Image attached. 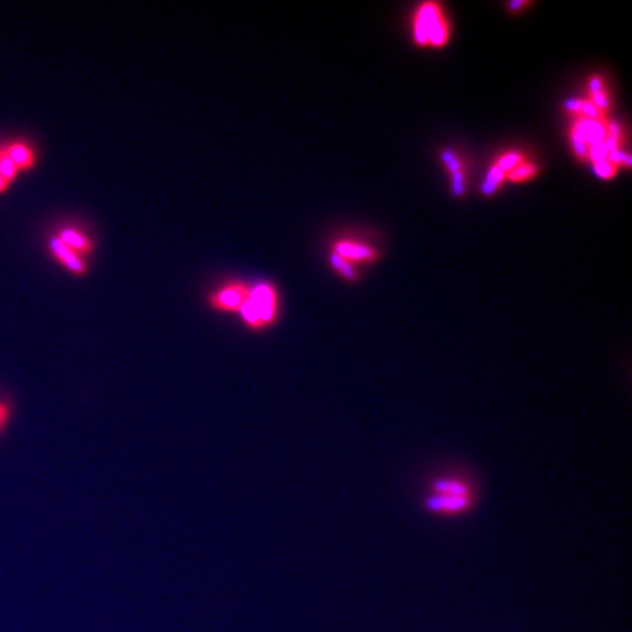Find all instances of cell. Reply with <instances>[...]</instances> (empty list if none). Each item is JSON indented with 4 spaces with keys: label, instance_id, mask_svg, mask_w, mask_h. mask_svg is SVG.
Wrapping results in <instances>:
<instances>
[{
    "label": "cell",
    "instance_id": "cell-1",
    "mask_svg": "<svg viewBox=\"0 0 632 632\" xmlns=\"http://www.w3.org/2000/svg\"><path fill=\"white\" fill-rule=\"evenodd\" d=\"M241 319L248 330L255 333L269 330L280 319V293L269 281L250 288V297L241 307Z\"/></svg>",
    "mask_w": 632,
    "mask_h": 632
},
{
    "label": "cell",
    "instance_id": "cell-2",
    "mask_svg": "<svg viewBox=\"0 0 632 632\" xmlns=\"http://www.w3.org/2000/svg\"><path fill=\"white\" fill-rule=\"evenodd\" d=\"M473 504V491L466 480L458 477H444L433 483L426 506L432 513L456 515L470 510Z\"/></svg>",
    "mask_w": 632,
    "mask_h": 632
},
{
    "label": "cell",
    "instance_id": "cell-3",
    "mask_svg": "<svg viewBox=\"0 0 632 632\" xmlns=\"http://www.w3.org/2000/svg\"><path fill=\"white\" fill-rule=\"evenodd\" d=\"M414 40L419 46L442 47L448 42V23L441 6L433 2L420 5L413 25Z\"/></svg>",
    "mask_w": 632,
    "mask_h": 632
},
{
    "label": "cell",
    "instance_id": "cell-4",
    "mask_svg": "<svg viewBox=\"0 0 632 632\" xmlns=\"http://www.w3.org/2000/svg\"><path fill=\"white\" fill-rule=\"evenodd\" d=\"M250 286L241 281L226 284L211 293L208 307L220 314H241V307L250 297Z\"/></svg>",
    "mask_w": 632,
    "mask_h": 632
},
{
    "label": "cell",
    "instance_id": "cell-5",
    "mask_svg": "<svg viewBox=\"0 0 632 632\" xmlns=\"http://www.w3.org/2000/svg\"><path fill=\"white\" fill-rule=\"evenodd\" d=\"M334 253L350 264L356 261H373L378 257V253L375 250H372L371 246L362 245L353 241H337L334 245Z\"/></svg>",
    "mask_w": 632,
    "mask_h": 632
},
{
    "label": "cell",
    "instance_id": "cell-6",
    "mask_svg": "<svg viewBox=\"0 0 632 632\" xmlns=\"http://www.w3.org/2000/svg\"><path fill=\"white\" fill-rule=\"evenodd\" d=\"M51 250L53 257L65 267L68 271L72 272L75 276H84L87 271V265L80 259L77 252L70 250L65 243H61L58 238H53L51 241Z\"/></svg>",
    "mask_w": 632,
    "mask_h": 632
},
{
    "label": "cell",
    "instance_id": "cell-7",
    "mask_svg": "<svg viewBox=\"0 0 632 632\" xmlns=\"http://www.w3.org/2000/svg\"><path fill=\"white\" fill-rule=\"evenodd\" d=\"M56 238H58L61 243H65L73 252H77L80 257L89 255V253H91L92 250H94V243H92L91 239H90L87 234L82 233V231H77V229L66 227Z\"/></svg>",
    "mask_w": 632,
    "mask_h": 632
},
{
    "label": "cell",
    "instance_id": "cell-8",
    "mask_svg": "<svg viewBox=\"0 0 632 632\" xmlns=\"http://www.w3.org/2000/svg\"><path fill=\"white\" fill-rule=\"evenodd\" d=\"M11 160L15 163L20 172L28 170L35 165V156L31 150V146L25 142H12L9 146H4Z\"/></svg>",
    "mask_w": 632,
    "mask_h": 632
},
{
    "label": "cell",
    "instance_id": "cell-9",
    "mask_svg": "<svg viewBox=\"0 0 632 632\" xmlns=\"http://www.w3.org/2000/svg\"><path fill=\"white\" fill-rule=\"evenodd\" d=\"M537 175V165L532 161L524 160L522 165H518L515 169L511 170L510 173H506L505 181L515 182V184H520V182L529 181L532 177Z\"/></svg>",
    "mask_w": 632,
    "mask_h": 632
},
{
    "label": "cell",
    "instance_id": "cell-10",
    "mask_svg": "<svg viewBox=\"0 0 632 632\" xmlns=\"http://www.w3.org/2000/svg\"><path fill=\"white\" fill-rule=\"evenodd\" d=\"M14 414H15L14 401L6 397H0V438L4 437L5 432L11 426Z\"/></svg>",
    "mask_w": 632,
    "mask_h": 632
},
{
    "label": "cell",
    "instance_id": "cell-11",
    "mask_svg": "<svg viewBox=\"0 0 632 632\" xmlns=\"http://www.w3.org/2000/svg\"><path fill=\"white\" fill-rule=\"evenodd\" d=\"M524 160H527V158H525L523 154L517 153V151H511V153L502 154L498 161L495 163V165L506 175V173H510L511 170L515 169L518 165H522Z\"/></svg>",
    "mask_w": 632,
    "mask_h": 632
},
{
    "label": "cell",
    "instance_id": "cell-12",
    "mask_svg": "<svg viewBox=\"0 0 632 632\" xmlns=\"http://www.w3.org/2000/svg\"><path fill=\"white\" fill-rule=\"evenodd\" d=\"M18 173H20V170L16 167L15 163L11 160V157H9L4 148H0V175L6 181L12 182L15 179Z\"/></svg>",
    "mask_w": 632,
    "mask_h": 632
},
{
    "label": "cell",
    "instance_id": "cell-13",
    "mask_svg": "<svg viewBox=\"0 0 632 632\" xmlns=\"http://www.w3.org/2000/svg\"><path fill=\"white\" fill-rule=\"evenodd\" d=\"M331 265H333L335 271L340 272V276L344 277L347 280H354L356 278V271L353 269V265L343 259L342 257L335 255V253L331 255Z\"/></svg>",
    "mask_w": 632,
    "mask_h": 632
},
{
    "label": "cell",
    "instance_id": "cell-14",
    "mask_svg": "<svg viewBox=\"0 0 632 632\" xmlns=\"http://www.w3.org/2000/svg\"><path fill=\"white\" fill-rule=\"evenodd\" d=\"M505 181V173L499 170L496 165L492 167L491 172L487 173L486 182L483 184V192L485 193H492L498 189L499 184Z\"/></svg>",
    "mask_w": 632,
    "mask_h": 632
},
{
    "label": "cell",
    "instance_id": "cell-15",
    "mask_svg": "<svg viewBox=\"0 0 632 632\" xmlns=\"http://www.w3.org/2000/svg\"><path fill=\"white\" fill-rule=\"evenodd\" d=\"M594 170L600 177H612L617 173L618 167L609 161H605V163L594 165Z\"/></svg>",
    "mask_w": 632,
    "mask_h": 632
},
{
    "label": "cell",
    "instance_id": "cell-16",
    "mask_svg": "<svg viewBox=\"0 0 632 632\" xmlns=\"http://www.w3.org/2000/svg\"><path fill=\"white\" fill-rule=\"evenodd\" d=\"M9 184H11V182L6 181V179H5V177L2 176V175H0V193H2V192L6 191V189H8Z\"/></svg>",
    "mask_w": 632,
    "mask_h": 632
}]
</instances>
